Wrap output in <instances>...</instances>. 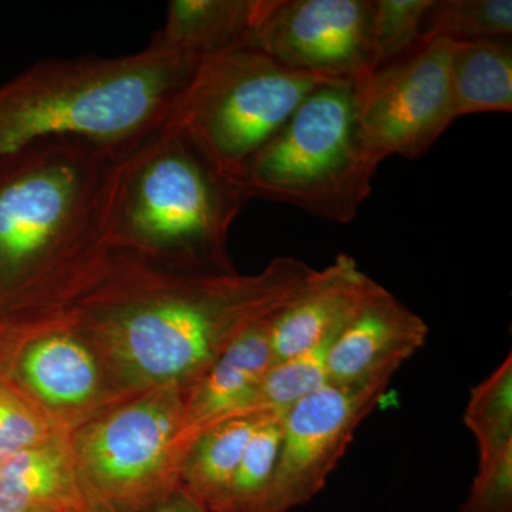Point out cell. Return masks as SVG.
Instances as JSON below:
<instances>
[{
    "label": "cell",
    "mask_w": 512,
    "mask_h": 512,
    "mask_svg": "<svg viewBox=\"0 0 512 512\" xmlns=\"http://www.w3.org/2000/svg\"><path fill=\"white\" fill-rule=\"evenodd\" d=\"M316 271L302 259L282 256L252 276H164L111 248L100 271L109 281L92 299V311L141 375L202 376L234 340L298 298Z\"/></svg>",
    "instance_id": "6da1fadb"
},
{
    "label": "cell",
    "mask_w": 512,
    "mask_h": 512,
    "mask_svg": "<svg viewBox=\"0 0 512 512\" xmlns=\"http://www.w3.org/2000/svg\"><path fill=\"white\" fill-rule=\"evenodd\" d=\"M123 151L82 138L0 158V309L92 281L111 251L107 215Z\"/></svg>",
    "instance_id": "7a4b0ae2"
},
{
    "label": "cell",
    "mask_w": 512,
    "mask_h": 512,
    "mask_svg": "<svg viewBox=\"0 0 512 512\" xmlns=\"http://www.w3.org/2000/svg\"><path fill=\"white\" fill-rule=\"evenodd\" d=\"M201 63L148 45L33 64L0 84V158L55 138L126 151L170 123Z\"/></svg>",
    "instance_id": "3957f363"
},
{
    "label": "cell",
    "mask_w": 512,
    "mask_h": 512,
    "mask_svg": "<svg viewBox=\"0 0 512 512\" xmlns=\"http://www.w3.org/2000/svg\"><path fill=\"white\" fill-rule=\"evenodd\" d=\"M249 201L181 128L167 126L119 154L111 177V248L185 274H234L229 229Z\"/></svg>",
    "instance_id": "277c9868"
},
{
    "label": "cell",
    "mask_w": 512,
    "mask_h": 512,
    "mask_svg": "<svg viewBox=\"0 0 512 512\" xmlns=\"http://www.w3.org/2000/svg\"><path fill=\"white\" fill-rule=\"evenodd\" d=\"M380 164L357 119L355 83L330 82L313 90L252 158L242 185L249 200L350 224L372 194Z\"/></svg>",
    "instance_id": "5b68a950"
},
{
    "label": "cell",
    "mask_w": 512,
    "mask_h": 512,
    "mask_svg": "<svg viewBox=\"0 0 512 512\" xmlns=\"http://www.w3.org/2000/svg\"><path fill=\"white\" fill-rule=\"evenodd\" d=\"M330 82L335 80L286 69L254 49L237 47L202 60L168 124L181 128L212 163L242 184L252 158L313 90Z\"/></svg>",
    "instance_id": "8992f818"
},
{
    "label": "cell",
    "mask_w": 512,
    "mask_h": 512,
    "mask_svg": "<svg viewBox=\"0 0 512 512\" xmlns=\"http://www.w3.org/2000/svg\"><path fill=\"white\" fill-rule=\"evenodd\" d=\"M451 40L419 43L355 83L357 119L380 160L424 156L456 117L450 93Z\"/></svg>",
    "instance_id": "52a82bcc"
},
{
    "label": "cell",
    "mask_w": 512,
    "mask_h": 512,
    "mask_svg": "<svg viewBox=\"0 0 512 512\" xmlns=\"http://www.w3.org/2000/svg\"><path fill=\"white\" fill-rule=\"evenodd\" d=\"M392 379L393 375H382L355 383H328L293 404L282 419L274 476L255 512H289L312 501Z\"/></svg>",
    "instance_id": "ba28073f"
},
{
    "label": "cell",
    "mask_w": 512,
    "mask_h": 512,
    "mask_svg": "<svg viewBox=\"0 0 512 512\" xmlns=\"http://www.w3.org/2000/svg\"><path fill=\"white\" fill-rule=\"evenodd\" d=\"M373 0H271L242 47L295 72L359 83L372 74Z\"/></svg>",
    "instance_id": "9c48e42d"
},
{
    "label": "cell",
    "mask_w": 512,
    "mask_h": 512,
    "mask_svg": "<svg viewBox=\"0 0 512 512\" xmlns=\"http://www.w3.org/2000/svg\"><path fill=\"white\" fill-rule=\"evenodd\" d=\"M174 427L173 407L160 402L128 407L96 427L83 454L101 503L117 512L146 510Z\"/></svg>",
    "instance_id": "30bf717a"
},
{
    "label": "cell",
    "mask_w": 512,
    "mask_h": 512,
    "mask_svg": "<svg viewBox=\"0 0 512 512\" xmlns=\"http://www.w3.org/2000/svg\"><path fill=\"white\" fill-rule=\"evenodd\" d=\"M427 336V323L379 284L330 345L328 383L394 376Z\"/></svg>",
    "instance_id": "8fae6325"
},
{
    "label": "cell",
    "mask_w": 512,
    "mask_h": 512,
    "mask_svg": "<svg viewBox=\"0 0 512 512\" xmlns=\"http://www.w3.org/2000/svg\"><path fill=\"white\" fill-rule=\"evenodd\" d=\"M350 255L318 269L301 295L276 313L269 329L275 363L315 348L336 335L377 288Z\"/></svg>",
    "instance_id": "7c38bea8"
},
{
    "label": "cell",
    "mask_w": 512,
    "mask_h": 512,
    "mask_svg": "<svg viewBox=\"0 0 512 512\" xmlns=\"http://www.w3.org/2000/svg\"><path fill=\"white\" fill-rule=\"evenodd\" d=\"M274 318L239 336L201 376L188 409V424L195 440L215 424L242 416L274 365L269 342Z\"/></svg>",
    "instance_id": "4fadbf2b"
},
{
    "label": "cell",
    "mask_w": 512,
    "mask_h": 512,
    "mask_svg": "<svg viewBox=\"0 0 512 512\" xmlns=\"http://www.w3.org/2000/svg\"><path fill=\"white\" fill-rule=\"evenodd\" d=\"M271 0H171L167 20L150 45L197 59L242 47Z\"/></svg>",
    "instance_id": "5bb4252c"
},
{
    "label": "cell",
    "mask_w": 512,
    "mask_h": 512,
    "mask_svg": "<svg viewBox=\"0 0 512 512\" xmlns=\"http://www.w3.org/2000/svg\"><path fill=\"white\" fill-rule=\"evenodd\" d=\"M450 93L456 117L478 113H511L512 47L510 39L453 42Z\"/></svg>",
    "instance_id": "9a60e30c"
},
{
    "label": "cell",
    "mask_w": 512,
    "mask_h": 512,
    "mask_svg": "<svg viewBox=\"0 0 512 512\" xmlns=\"http://www.w3.org/2000/svg\"><path fill=\"white\" fill-rule=\"evenodd\" d=\"M0 508L8 512H92L62 457L30 447L0 463Z\"/></svg>",
    "instance_id": "2e32d148"
},
{
    "label": "cell",
    "mask_w": 512,
    "mask_h": 512,
    "mask_svg": "<svg viewBox=\"0 0 512 512\" xmlns=\"http://www.w3.org/2000/svg\"><path fill=\"white\" fill-rule=\"evenodd\" d=\"M22 372L40 397L55 404L83 403L97 384L92 353L79 340L63 333L32 343L23 356Z\"/></svg>",
    "instance_id": "e0dca14e"
},
{
    "label": "cell",
    "mask_w": 512,
    "mask_h": 512,
    "mask_svg": "<svg viewBox=\"0 0 512 512\" xmlns=\"http://www.w3.org/2000/svg\"><path fill=\"white\" fill-rule=\"evenodd\" d=\"M262 416L237 417L215 424L195 441L187 477L190 493L208 512H218L242 454Z\"/></svg>",
    "instance_id": "ac0fdd59"
},
{
    "label": "cell",
    "mask_w": 512,
    "mask_h": 512,
    "mask_svg": "<svg viewBox=\"0 0 512 512\" xmlns=\"http://www.w3.org/2000/svg\"><path fill=\"white\" fill-rule=\"evenodd\" d=\"M464 424L476 437L478 466L512 453V356L471 390Z\"/></svg>",
    "instance_id": "d6986e66"
},
{
    "label": "cell",
    "mask_w": 512,
    "mask_h": 512,
    "mask_svg": "<svg viewBox=\"0 0 512 512\" xmlns=\"http://www.w3.org/2000/svg\"><path fill=\"white\" fill-rule=\"evenodd\" d=\"M338 333L315 348L272 365L241 417L284 414L328 384V353Z\"/></svg>",
    "instance_id": "ffe728a7"
},
{
    "label": "cell",
    "mask_w": 512,
    "mask_h": 512,
    "mask_svg": "<svg viewBox=\"0 0 512 512\" xmlns=\"http://www.w3.org/2000/svg\"><path fill=\"white\" fill-rule=\"evenodd\" d=\"M511 0H433L421 28V43L510 39Z\"/></svg>",
    "instance_id": "44dd1931"
},
{
    "label": "cell",
    "mask_w": 512,
    "mask_h": 512,
    "mask_svg": "<svg viewBox=\"0 0 512 512\" xmlns=\"http://www.w3.org/2000/svg\"><path fill=\"white\" fill-rule=\"evenodd\" d=\"M284 414L259 419L218 512L256 511L278 463Z\"/></svg>",
    "instance_id": "7402d4cb"
},
{
    "label": "cell",
    "mask_w": 512,
    "mask_h": 512,
    "mask_svg": "<svg viewBox=\"0 0 512 512\" xmlns=\"http://www.w3.org/2000/svg\"><path fill=\"white\" fill-rule=\"evenodd\" d=\"M433 0H376L372 22V73L419 45Z\"/></svg>",
    "instance_id": "603a6c76"
},
{
    "label": "cell",
    "mask_w": 512,
    "mask_h": 512,
    "mask_svg": "<svg viewBox=\"0 0 512 512\" xmlns=\"http://www.w3.org/2000/svg\"><path fill=\"white\" fill-rule=\"evenodd\" d=\"M460 512H512V453L478 466Z\"/></svg>",
    "instance_id": "cb8c5ba5"
},
{
    "label": "cell",
    "mask_w": 512,
    "mask_h": 512,
    "mask_svg": "<svg viewBox=\"0 0 512 512\" xmlns=\"http://www.w3.org/2000/svg\"><path fill=\"white\" fill-rule=\"evenodd\" d=\"M42 429L22 404L0 392V463L25 448L36 447Z\"/></svg>",
    "instance_id": "d4e9b609"
},
{
    "label": "cell",
    "mask_w": 512,
    "mask_h": 512,
    "mask_svg": "<svg viewBox=\"0 0 512 512\" xmlns=\"http://www.w3.org/2000/svg\"><path fill=\"white\" fill-rule=\"evenodd\" d=\"M137 512H208L200 503L194 500L191 495H174L173 498L161 501L153 507Z\"/></svg>",
    "instance_id": "484cf974"
},
{
    "label": "cell",
    "mask_w": 512,
    "mask_h": 512,
    "mask_svg": "<svg viewBox=\"0 0 512 512\" xmlns=\"http://www.w3.org/2000/svg\"><path fill=\"white\" fill-rule=\"evenodd\" d=\"M0 512H8V511L2 510V508H0Z\"/></svg>",
    "instance_id": "4316f807"
}]
</instances>
